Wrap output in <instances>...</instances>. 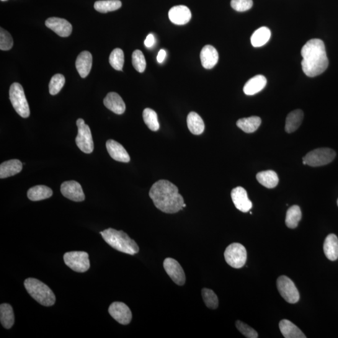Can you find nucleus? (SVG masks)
<instances>
[{
  "instance_id": "2f4dec72",
  "label": "nucleus",
  "mask_w": 338,
  "mask_h": 338,
  "mask_svg": "<svg viewBox=\"0 0 338 338\" xmlns=\"http://www.w3.org/2000/svg\"><path fill=\"white\" fill-rule=\"evenodd\" d=\"M302 217L301 211L298 206H293L287 211L286 216V224L288 228L295 229L298 227Z\"/></svg>"
},
{
  "instance_id": "39448f33",
  "label": "nucleus",
  "mask_w": 338,
  "mask_h": 338,
  "mask_svg": "<svg viewBox=\"0 0 338 338\" xmlns=\"http://www.w3.org/2000/svg\"><path fill=\"white\" fill-rule=\"evenodd\" d=\"M9 95L10 101L18 114L23 118L29 117V105L22 85L19 83L13 84L10 87Z\"/></svg>"
},
{
  "instance_id": "72a5a7b5",
  "label": "nucleus",
  "mask_w": 338,
  "mask_h": 338,
  "mask_svg": "<svg viewBox=\"0 0 338 338\" xmlns=\"http://www.w3.org/2000/svg\"><path fill=\"white\" fill-rule=\"evenodd\" d=\"M143 118L144 122L150 130L156 131L159 130L160 125L158 121L157 114L154 110L151 108H147L143 112Z\"/></svg>"
},
{
  "instance_id": "f257e3e1",
  "label": "nucleus",
  "mask_w": 338,
  "mask_h": 338,
  "mask_svg": "<svg viewBox=\"0 0 338 338\" xmlns=\"http://www.w3.org/2000/svg\"><path fill=\"white\" fill-rule=\"evenodd\" d=\"M149 196L155 206L164 213L174 214L183 210L184 198L176 185L169 180H160L154 183Z\"/></svg>"
},
{
  "instance_id": "c9c22d12",
  "label": "nucleus",
  "mask_w": 338,
  "mask_h": 338,
  "mask_svg": "<svg viewBox=\"0 0 338 338\" xmlns=\"http://www.w3.org/2000/svg\"><path fill=\"white\" fill-rule=\"evenodd\" d=\"M202 296L204 302L208 308L216 309L218 308L219 299L213 290L208 288L202 289Z\"/></svg>"
},
{
  "instance_id": "49530a36",
  "label": "nucleus",
  "mask_w": 338,
  "mask_h": 338,
  "mask_svg": "<svg viewBox=\"0 0 338 338\" xmlns=\"http://www.w3.org/2000/svg\"><path fill=\"white\" fill-rule=\"evenodd\" d=\"M337 206H338V199H337Z\"/></svg>"
},
{
  "instance_id": "f8f14e48",
  "label": "nucleus",
  "mask_w": 338,
  "mask_h": 338,
  "mask_svg": "<svg viewBox=\"0 0 338 338\" xmlns=\"http://www.w3.org/2000/svg\"><path fill=\"white\" fill-rule=\"evenodd\" d=\"M164 267L167 274L172 280L179 286H183L185 283V275L184 269L176 260L172 258H166L164 260Z\"/></svg>"
},
{
  "instance_id": "f03ea898",
  "label": "nucleus",
  "mask_w": 338,
  "mask_h": 338,
  "mask_svg": "<svg viewBox=\"0 0 338 338\" xmlns=\"http://www.w3.org/2000/svg\"><path fill=\"white\" fill-rule=\"evenodd\" d=\"M301 65L304 73L309 77L319 76L329 65L324 43L314 38L309 40L301 49Z\"/></svg>"
},
{
  "instance_id": "b1692460",
  "label": "nucleus",
  "mask_w": 338,
  "mask_h": 338,
  "mask_svg": "<svg viewBox=\"0 0 338 338\" xmlns=\"http://www.w3.org/2000/svg\"><path fill=\"white\" fill-rule=\"evenodd\" d=\"M324 252L327 259L334 261L338 259V239L334 234H329L324 242Z\"/></svg>"
},
{
  "instance_id": "9b49d317",
  "label": "nucleus",
  "mask_w": 338,
  "mask_h": 338,
  "mask_svg": "<svg viewBox=\"0 0 338 338\" xmlns=\"http://www.w3.org/2000/svg\"><path fill=\"white\" fill-rule=\"evenodd\" d=\"M108 313L118 323L127 325L130 323L132 314L130 308L122 302H114L110 304Z\"/></svg>"
},
{
  "instance_id": "7c9ffc66",
  "label": "nucleus",
  "mask_w": 338,
  "mask_h": 338,
  "mask_svg": "<svg viewBox=\"0 0 338 338\" xmlns=\"http://www.w3.org/2000/svg\"><path fill=\"white\" fill-rule=\"evenodd\" d=\"M0 321L6 329H10L14 324L15 316L12 307L9 304H2L0 306Z\"/></svg>"
},
{
  "instance_id": "0eeeda50",
  "label": "nucleus",
  "mask_w": 338,
  "mask_h": 338,
  "mask_svg": "<svg viewBox=\"0 0 338 338\" xmlns=\"http://www.w3.org/2000/svg\"><path fill=\"white\" fill-rule=\"evenodd\" d=\"M224 258L230 266L239 269L244 266L247 260V251L244 246L239 243H233L227 247Z\"/></svg>"
},
{
  "instance_id": "f704fd0d",
  "label": "nucleus",
  "mask_w": 338,
  "mask_h": 338,
  "mask_svg": "<svg viewBox=\"0 0 338 338\" xmlns=\"http://www.w3.org/2000/svg\"><path fill=\"white\" fill-rule=\"evenodd\" d=\"M111 66L116 71H122L124 64V53L120 48H115L111 53L109 57Z\"/></svg>"
},
{
  "instance_id": "e433bc0d",
  "label": "nucleus",
  "mask_w": 338,
  "mask_h": 338,
  "mask_svg": "<svg viewBox=\"0 0 338 338\" xmlns=\"http://www.w3.org/2000/svg\"><path fill=\"white\" fill-rule=\"evenodd\" d=\"M65 83V79L63 75L56 74L52 77L49 84V92L52 95L58 94Z\"/></svg>"
},
{
  "instance_id": "4c0bfd02",
  "label": "nucleus",
  "mask_w": 338,
  "mask_h": 338,
  "mask_svg": "<svg viewBox=\"0 0 338 338\" xmlns=\"http://www.w3.org/2000/svg\"><path fill=\"white\" fill-rule=\"evenodd\" d=\"M132 64L137 71L143 73L146 68L145 56L141 50H136L132 53Z\"/></svg>"
},
{
  "instance_id": "473e14b6",
  "label": "nucleus",
  "mask_w": 338,
  "mask_h": 338,
  "mask_svg": "<svg viewBox=\"0 0 338 338\" xmlns=\"http://www.w3.org/2000/svg\"><path fill=\"white\" fill-rule=\"evenodd\" d=\"M122 7V2L120 0H102L95 3L94 9L97 12L106 13L115 11Z\"/></svg>"
},
{
  "instance_id": "c03bdc74",
  "label": "nucleus",
  "mask_w": 338,
  "mask_h": 338,
  "mask_svg": "<svg viewBox=\"0 0 338 338\" xmlns=\"http://www.w3.org/2000/svg\"><path fill=\"white\" fill-rule=\"evenodd\" d=\"M182 207L183 208L186 207V205H185V204H184V205H183Z\"/></svg>"
},
{
  "instance_id": "6e6552de",
  "label": "nucleus",
  "mask_w": 338,
  "mask_h": 338,
  "mask_svg": "<svg viewBox=\"0 0 338 338\" xmlns=\"http://www.w3.org/2000/svg\"><path fill=\"white\" fill-rule=\"evenodd\" d=\"M64 262L74 272L85 273L89 269V254L84 251H72L64 254Z\"/></svg>"
},
{
  "instance_id": "5701e85b",
  "label": "nucleus",
  "mask_w": 338,
  "mask_h": 338,
  "mask_svg": "<svg viewBox=\"0 0 338 338\" xmlns=\"http://www.w3.org/2000/svg\"><path fill=\"white\" fill-rule=\"evenodd\" d=\"M279 326L281 333L285 338H306L301 330L289 320H281Z\"/></svg>"
},
{
  "instance_id": "37998d69",
  "label": "nucleus",
  "mask_w": 338,
  "mask_h": 338,
  "mask_svg": "<svg viewBox=\"0 0 338 338\" xmlns=\"http://www.w3.org/2000/svg\"><path fill=\"white\" fill-rule=\"evenodd\" d=\"M166 56V51L163 50V49H161V50L159 51L158 55H157V61H158V62L160 63L163 62Z\"/></svg>"
},
{
  "instance_id": "c756f323",
  "label": "nucleus",
  "mask_w": 338,
  "mask_h": 338,
  "mask_svg": "<svg viewBox=\"0 0 338 338\" xmlns=\"http://www.w3.org/2000/svg\"><path fill=\"white\" fill-rule=\"evenodd\" d=\"M272 33L269 28L265 27H260L255 30L251 38L252 45L254 47H260L264 45L269 40Z\"/></svg>"
},
{
  "instance_id": "aec40b11",
  "label": "nucleus",
  "mask_w": 338,
  "mask_h": 338,
  "mask_svg": "<svg viewBox=\"0 0 338 338\" xmlns=\"http://www.w3.org/2000/svg\"><path fill=\"white\" fill-rule=\"evenodd\" d=\"M76 68L82 78L89 76L92 66V55L89 51H84L79 54L76 60Z\"/></svg>"
},
{
  "instance_id": "423d86ee",
  "label": "nucleus",
  "mask_w": 338,
  "mask_h": 338,
  "mask_svg": "<svg viewBox=\"0 0 338 338\" xmlns=\"http://www.w3.org/2000/svg\"><path fill=\"white\" fill-rule=\"evenodd\" d=\"M336 157V152L329 148H319L309 152L303 160L311 167L323 166L331 163Z\"/></svg>"
},
{
  "instance_id": "f3484780",
  "label": "nucleus",
  "mask_w": 338,
  "mask_h": 338,
  "mask_svg": "<svg viewBox=\"0 0 338 338\" xmlns=\"http://www.w3.org/2000/svg\"><path fill=\"white\" fill-rule=\"evenodd\" d=\"M108 154L115 161L128 163L130 161V157L128 152L126 151L123 147L120 144L115 141L108 140L106 143Z\"/></svg>"
},
{
  "instance_id": "a18cd8bd",
  "label": "nucleus",
  "mask_w": 338,
  "mask_h": 338,
  "mask_svg": "<svg viewBox=\"0 0 338 338\" xmlns=\"http://www.w3.org/2000/svg\"><path fill=\"white\" fill-rule=\"evenodd\" d=\"M2 1H6V0H2Z\"/></svg>"
},
{
  "instance_id": "4468645a",
  "label": "nucleus",
  "mask_w": 338,
  "mask_h": 338,
  "mask_svg": "<svg viewBox=\"0 0 338 338\" xmlns=\"http://www.w3.org/2000/svg\"><path fill=\"white\" fill-rule=\"evenodd\" d=\"M231 198L236 208L242 213L251 210L252 204L249 200L246 190L242 187L234 188L231 192Z\"/></svg>"
},
{
  "instance_id": "ea45409f",
  "label": "nucleus",
  "mask_w": 338,
  "mask_h": 338,
  "mask_svg": "<svg viewBox=\"0 0 338 338\" xmlns=\"http://www.w3.org/2000/svg\"><path fill=\"white\" fill-rule=\"evenodd\" d=\"M236 326L237 329L241 332L244 336L247 338H257L258 337V334L256 331L251 327H250L244 322L241 321H237L236 322Z\"/></svg>"
},
{
  "instance_id": "4be33fe9",
  "label": "nucleus",
  "mask_w": 338,
  "mask_h": 338,
  "mask_svg": "<svg viewBox=\"0 0 338 338\" xmlns=\"http://www.w3.org/2000/svg\"><path fill=\"white\" fill-rule=\"evenodd\" d=\"M267 84V80L262 75L252 77L244 87V94L247 95H254L264 89Z\"/></svg>"
},
{
  "instance_id": "a878e982",
  "label": "nucleus",
  "mask_w": 338,
  "mask_h": 338,
  "mask_svg": "<svg viewBox=\"0 0 338 338\" xmlns=\"http://www.w3.org/2000/svg\"><path fill=\"white\" fill-rule=\"evenodd\" d=\"M187 123L188 128L193 135H200L205 131V122L197 113L190 112L187 116Z\"/></svg>"
},
{
  "instance_id": "412c9836",
  "label": "nucleus",
  "mask_w": 338,
  "mask_h": 338,
  "mask_svg": "<svg viewBox=\"0 0 338 338\" xmlns=\"http://www.w3.org/2000/svg\"><path fill=\"white\" fill-rule=\"evenodd\" d=\"M23 164L22 162L17 159L10 160L3 162L0 166V178H5L14 176L22 171Z\"/></svg>"
},
{
  "instance_id": "a211bd4d",
  "label": "nucleus",
  "mask_w": 338,
  "mask_h": 338,
  "mask_svg": "<svg viewBox=\"0 0 338 338\" xmlns=\"http://www.w3.org/2000/svg\"><path fill=\"white\" fill-rule=\"evenodd\" d=\"M106 107L116 114H123L125 111V104L122 97L115 92L108 93L104 100Z\"/></svg>"
},
{
  "instance_id": "20e7f679",
  "label": "nucleus",
  "mask_w": 338,
  "mask_h": 338,
  "mask_svg": "<svg viewBox=\"0 0 338 338\" xmlns=\"http://www.w3.org/2000/svg\"><path fill=\"white\" fill-rule=\"evenodd\" d=\"M24 285L28 293L38 303L44 306H51L55 304V295L42 281L35 278H28L25 281Z\"/></svg>"
},
{
  "instance_id": "dca6fc26",
  "label": "nucleus",
  "mask_w": 338,
  "mask_h": 338,
  "mask_svg": "<svg viewBox=\"0 0 338 338\" xmlns=\"http://www.w3.org/2000/svg\"><path fill=\"white\" fill-rule=\"evenodd\" d=\"M192 14L189 8L184 5L172 7L169 12V18L174 24L183 25L189 23Z\"/></svg>"
},
{
  "instance_id": "6ab92c4d",
  "label": "nucleus",
  "mask_w": 338,
  "mask_h": 338,
  "mask_svg": "<svg viewBox=\"0 0 338 338\" xmlns=\"http://www.w3.org/2000/svg\"><path fill=\"white\" fill-rule=\"evenodd\" d=\"M201 63L204 68L211 69L215 66L219 60V54L216 49L211 45L203 47L200 52Z\"/></svg>"
},
{
  "instance_id": "9d476101",
  "label": "nucleus",
  "mask_w": 338,
  "mask_h": 338,
  "mask_svg": "<svg viewBox=\"0 0 338 338\" xmlns=\"http://www.w3.org/2000/svg\"><path fill=\"white\" fill-rule=\"evenodd\" d=\"M277 286L279 293L285 301L291 304L298 303L300 298L299 293L295 283L286 276H281L278 279Z\"/></svg>"
},
{
  "instance_id": "bb28decb",
  "label": "nucleus",
  "mask_w": 338,
  "mask_h": 338,
  "mask_svg": "<svg viewBox=\"0 0 338 338\" xmlns=\"http://www.w3.org/2000/svg\"><path fill=\"white\" fill-rule=\"evenodd\" d=\"M53 195V191L50 187L46 185H36L30 188L27 192V196L30 200L39 201L50 198Z\"/></svg>"
},
{
  "instance_id": "a19ab883",
  "label": "nucleus",
  "mask_w": 338,
  "mask_h": 338,
  "mask_svg": "<svg viewBox=\"0 0 338 338\" xmlns=\"http://www.w3.org/2000/svg\"><path fill=\"white\" fill-rule=\"evenodd\" d=\"M231 5L236 11L243 12L251 9L253 2L252 0H231Z\"/></svg>"
},
{
  "instance_id": "ddd939ff",
  "label": "nucleus",
  "mask_w": 338,
  "mask_h": 338,
  "mask_svg": "<svg viewBox=\"0 0 338 338\" xmlns=\"http://www.w3.org/2000/svg\"><path fill=\"white\" fill-rule=\"evenodd\" d=\"M61 192L64 197L75 202H82L85 198L81 185L74 180L64 182L61 185Z\"/></svg>"
},
{
  "instance_id": "cd10ccee",
  "label": "nucleus",
  "mask_w": 338,
  "mask_h": 338,
  "mask_svg": "<svg viewBox=\"0 0 338 338\" xmlns=\"http://www.w3.org/2000/svg\"><path fill=\"white\" fill-rule=\"evenodd\" d=\"M237 127L244 132L250 133L256 131L261 124V119L257 116H252L248 118H241L237 120Z\"/></svg>"
},
{
  "instance_id": "2eb2a0df",
  "label": "nucleus",
  "mask_w": 338,
  "mask_h": 338,
  "mask_svg": "<svg viewBox=\"0 0 338 338\" xmlns=\"http://www.w3.org/2000/svg\"><path fill=\"white\" fill-rule=\"evenodd\" d=\"M45 25L61 37L71 35L72 26L67 20L57 17H51L46 20Z\"/></svg>"
},
{
  "instance_id": "393cba45",
  "label": "nucleus",
  "mask_w": 338,
  "mask_h": 338,
  "mask_svg": "<svg viewBox=\"0 0 338 338\" xmlns=\"http://www.w3.org/2000/svg\"><path fill=\"white\" fill-rule=\"evenodd\" d=\"M304 113L301 110H295L289 113L286 120L285 130L291 133L295 131L301 125Z\"/></svg>"
},
{
  "instance_id": "7ed1b4c3",
  "label": "nucleus",
  "mask_w": 338,
  "mask_h": 338,
  "mask_svg": "<svg viewBox=\"0 0 338 338\" xmlns=\"http://www.w3.org/2000/svg\"><path fill=\"white\" fill-rule=\"evenodd\" d=\"M100 234L109 246L118 251L129 255L136 254L139 252L138 244L122 231L108 228L100 232Z\"/></svg>"
},
{
  "instance_id": "c85d7f7f",
  "label": "nucleus",
  "mask_w": 338,
  "mask_h": 338,
  "mask_svg": "<svg viewBox=\"0 0 338 338\" xmlns=\"http://www.w3.org/2000/svg\"><path fill=\"white\" fill-rule=\"evenodd\" d=\"M256 179L260 184L268 189L275 188L277 186L279 183L278 175L273 170H266L258 173Z\"/></svg>"
},
{
  "instance_id": "58836bf2",
  "label": "nucleus",
  "mask_w": 338,
  "mask_h": 338,
  "mask_svg": "<svg viewBox=\"0 0 338 338\" xmlns=\"http://www.w3.org/2000/svg\"><path fill=\"white\" fill-rule=\"evenodd\" d=\"M14 45V40H13L11 35L7 31L0 29V49L2 50H9Z\"/></svg>"
},
{
  "instance_id": "1a4fd4ad",
  "label": "nucleus",
  "mask_w": 338,
  "mask_h": 338,
  "mask_svg": "<svg viewBox=\"0 0 338 338\" xmlns=\"http://www.w3.org/2000/svg\"><path fill=\"white\" fill-rule=\"evenodd\" d=\"M77 125L78 127V135L76 139L77 147L84 153L91 154L94 151V146L89 126L82 118L77 120Z\"/></svg>"
},
{
  "instance_id": "79ce46f5",
  "label": "nucleus",
  "mask_w": 338,
  "mask_h": 338,
  "mask_svg": "<svg viewBox=\"0 0 338 338\" xmlns=\"http://www.w3.org/2000/svg\"><path fill=\"white\" fill-rule=\"evenodd\" d=\"M154 35L149 34L148 37H147L145 42H144V44H145L146 47L151 48L154 45Z\"/></svg>"
}]
</instances>
